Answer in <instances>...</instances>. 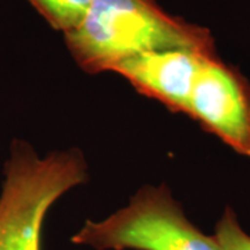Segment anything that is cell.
<instances>
[{
  "mask_svg": "<svg viewBox=\"0 0 250 250\" xmlns=\"http://www.w3.org/2000/svg\"><path fill=\"white\" fill-rule=\"evenodd\" d=\"M72 59L88 74L113 71L138 54L167 49H215L207 28L174 17L156 0H92L64 34Z\"/></svg>",
  "mask_w": 250,
  "mask_h": 250,
  "instance_id": "1",
  "label": "cell"
},
{
  "mask_svg": "<svg viewBox=\"0 0 250 250\" xmlns=\"http://www.w3.org/2000/svg\"><path fill=\"white\" fill-rule=\"evenodd\" d=\"M86 181L88 166L78 149L39 157L29 143L14 141L0 193V250H41L49 208Z\"/></svg>",
  "mask_w": 250,
  "mask_h": 250,
  "instance_id": "2",
  "label": "cell"
},
{
  "mask_svg": "<svg viewBox=\"0 0 250 250\" xmlns=\"http://www.w3.org/2000/svg\"><path fill=\"white\" fill-rule=\"evenodd\" d=\"M71 242L96 250H220L214 235L189 221L166 185L141 188L106 220H86Z\"/></svg>",
  "mask_w": 250,
  "mask_h": 250,
  "instance_id": "3",
  "label": "cell"
},
{
  "mask_svg": "<svg viewBox=\"0 0 250 250\" xmlns=\"http://www.w3.org/2000/svg\"><path fill=\"white\" fill-rule=\"evenodd\" d=\"M187 114L235 152L250 157V83L218 53L202 62Z\"/></svg>",
  "mask_w": 250,
  "mask_h": 250,
  "instance_id": "4",
  "label": "cell"
},
{
  "mask_svg": "<svg viewBox=\"0 0 250 250\" xmlns=\"http://www.w3.org/2000/svg\"><path fill=\"white\" fill-rule=\"evenodd\" d=\"M217 49H167L138 54L111 72L124 77L136 92L160 102L171 113L187 114L192 88L207 56Z\"/></svg>",
  "mask_w": 250,
  "mask_h": 250,
  "instance_id": "5",
  "label": "cell"
},
{
  "mask_svg": "<svg viewBox=\"0 0 250 250\" xmlns=\"http://www.w3.org/2000/svg\"><path fill=\"white\" fill-rule=\"evenodd\" d=\"M47 24L62 34L80 24L92 0H28Z\"/></svg>",
  "mask_w": 250,
  "mask_h": 250,
  "instance_id": "6",
  "label": "cell"
},
{
  "mask_svg": "<svg viewBox=\"0 0 250 250\" xmlns=\"http://www.w3.org/2000/svg\"><path fill=\"white\" fill-rule=\"evenodd\" d=\"M214 238L220 250H250V235L239 225L232 208H227L215 225Z\"/></svg>",
  "mask_w": 250,
  "mask_h": 250,
  "instance_id": "7",
  "label": "cell"
}]
</instances>
